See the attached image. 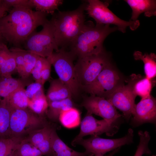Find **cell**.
I'll list each match as a JSON object with an SVG mask.
<instances>
[{
    "instance_id": "obj_1",
    "label": "cell",
    "mask_w": 156,
    "mask_h": 156,
    "mask_svg": "<svg viewBox=\"0 0 156 156\" xmlns=\"http://www.w3.org/2000/svg\"><path fill=\"white\" fill-rule=\"evenodd\" d=\"M47 13L33 11L26 6L13 7L9 13L0 18V27L4 40L17 46L25 42L38 27L48 20Z\"/></svg>"
},
{
    "instance_id": "obj_2",
    "label": "cell",
    "mask_w": 156,
    "mask_h": 156,
    "mask_svg": "<svg viewBox=\"0 0 156 156\" xmlns=\"http://www.w3.org/2000/svg\"><path fill=\"white\" fill-rule=\"evenodd\" d=\"M118 30L114 26L86 22L82 30L69 46L70 51L78 58L96 55L104 51L103 42L111 33Z\"/></svg>"
},
{
    "instance_id": "obj_3",
    "label": "cell",
    "mask_w": 156,
    "mask_h": 156,
    "mask_svg": "<svg viewBox=\"0 0 156 156\" xmlns=\"http://www.w3.org/2000/svg\"><path fill=\"white\" fill-rule=\"evenodd\" d=\"M85 3L76 9L58 12L54 14L50 21L53 27L56 42L58 47H69L84 28L86 24L84 11Z\"/></svg>"
},
{
    "instance_id": "obj_4",
    "label": "cell",
    "mask_w": 156,
    "mask_h": 156,
    "mask_svg": "<svg viewBox=\"0 0 156 156\" xmlns=\"http://www.w3.org/2000/svg\"><path fill=\"white\" fill-rule=\"evenodd\" d=\"M76 57L71 51L63 48L53 52L47 58L54 67L59 78L69 88L73 96H78L81 89L73 62Z\"/></svg>"
},
{
    "instance_id": "obj_5",
    "label": "cell",
    "mask_w": 156,
    "mask_h": 156,
    "mask_svg": "<svg viewBox=\"0 0 156 156\" xmlns=\"http://www.w3.org/2000/svg\"><path fill=\"white\" fill-rule=\"evenodd\" d=\"M48 123L44 116L34 113L28 108L12 111L10 137L23 138L25 135L42 129Z\"/></svg>"
},
{
    "instance_id": "obj_6",
    "label": "cell",
    "mask_w": 156,
    "mask_h": 156,
    "mask_svg": "<svg viewBox=\"0 0 156 156\" xmlns=\"http://www.w3.org/2000/svg\"><path fill=\"white\" fill-rule=\"evenodd\" d=\"M85 10L89 16L95 21L96 24L104 25H113L118 30L123 33L125 32L128 27L132 30L136 29L139 26L138 20L136 21H126L117 16L108 8V3L99 0H88Z\"/></svg>"
},
{
    "instance_id": "obj_7",
    "label": "cell",
    "mask_w": 156,
    "mask_h": 156,
    "mask_svg": "<svg viewBox=\"0 0 156 156\" xmlns=\"http://www.w3.org/2000/svg\"><path fill=\"white\" fill-rule=\"evenodd\" d=\"M110 62L104 50L98 54L78 58L75 68L81 89L92 83Z\"/></svg>"
},
{
    "instance_id": "obj_8",
    "label": "cell",
    "mask_w": 156,
    "mask_h": 156,
    "mask_svg": "<svg viewBox=\"0 0 156 156\" xmlns=\"http://www.w3.org/2000/svg\"><path fill=\"white\" fill-rule=\"evenodd\" d=\"M38 32H33L25 41L27 50L41 57L47 58L53 52L58 51L59 47L55 38L53 26L48 21Z\"/></svg>"
},
{
    "instance_id": "obj_9",
    "label": "cell",
    "mask_w": 156,
    "mask_h": 156,
    "mask_svg": "<svg viewBox=\"0 0 156 156\" xmlns=\"http://www.w3.org/2000/svg\"><path fill=\"white\" fill-rule=\"evenodd\" d=\"M122 84L119 74L110 62L92 83L83 87L81 89L90 95L107 99Z\"/></svg>"
},
{
    "instance_id": "obj_10",
    "label": "cell",
    "mask_w": 156,
    "mask_h": 156,
    "mask_svg": "<svg viewBox=\"0 0 156 156\" xmlns=\"http://www.w3.org/2000/svg\"><path fill=\"white\" fill-rule=\"evenodd\" d=\"M133 135V130L130 128L126 135L120 138L110 139L101 138L97 135H92L88 139H82L77 144L83 146L89 154L104 155L108 152L132 143Z\"/></svg>"
},
{
    "instance_id": "obj_11",
    "label": "cell",
    "mask_w": 156,
    "mask_h": 156,
    "mask_svg": "<svg viewBox=\"0 0 156 156\" xmlns=\"http://www.w3.org/2000/svg\"><path fill=\"white\" fill-rule=\"evenodd\" d=\"M92 114L87 112L81 122L80 132L71 142L73 146L77 145L87 135H98L105 133L107 136H112L118 131L119 127L117 125L111 124L103 119L97 120Z\"/></svg>"
},
{
    "instance_id": "obj_12",
    "label": "cell",
    "mask_w": 156,
    "mask_h": 156,
    "mask_svg": "<svg viewBox=\"0 0 156 156\" xmlns=\"http://www.w3.org/2000/svg\"><path fill=\"white\" fill-rule=\"evenodd\" d=\"M88 112L102 118L113 124H116V121L122 116L115 107L104 98L90 95L85 97L81 103Z\"/></svg>"
},
{
    "instance_id": "obj_13",
    "label": "cell",
    "mask_w": 156,
    "mask_h": 156,
    "mask_svg": "<svg viewBox=\"0 0 156 156\" xmlns=\"http://www.w3.org/2000/svg\"><path fill=\"white\" fill-rule=\"evenodd\" d=\"M136 97L128 84L125 85L122 84L106 99L122 112L124 118L128 121L132 116Z\"/></svg>"
},
{
    "instance_id": "obj_14",
    "label": "cell",
    "mask_w": 156,
    "mask_h": 156,
    "mask_svg": "<svg viewBox=\"0 0 156 156\" xmlns=\"http://www.w3.org/2000/svg\"><path fill=\"white\" fill-rule=\"evenodd\" d=\"M131 124L138 127L143 124H155L156 120V101L152 95L135 104L132 115Z\"/></svg>"
},
{
    "instance_id": "obj_15",
    "label": "cell",
    "mask_w": 156,
    "mask_h": 156,
    "mask_svg": "<svg viewBox=\"0 0 156 156\" xmlns=\"http://www.w3.org/2000/svg\"><path fill=\"white\" fill-rule=\"evenodd\" d=\"M133 94L140 96L143 100L150 98L153 82L152 79L147 78L145 76L132 74L127 81Z\"/></svg>"
},
{
    "instance_id": "obj_16",
    "label": "cell",
    "mask_w": 156,
    "mask_h": 156,
    "mask_svg": "<svg viewBox=\"0 0 156 156\" xmlns=\"http://www.w3.org/2000/svg\"><path fill=\"white\" fill-rule=\"evenodd\" d=\"M132 10L130 21H136L139 15L150 17L156 15V1L154 0H125Z\"/></svg>"
},
{
    "instance_id": "obj_17",
    "label": "cell",
    "mask_w": 156,
    "mask_h": 156,
    "mask_svg": "<svg viewBox=\"0 0 156 156\" xmlns=\"http://www.w3.org/2000/svg\"><path fill=\"white\" fill-rule=\"evenodd\" d=\"M51 140L53 156H85L89 155L86 151L77 152L68 146L60 138L54 128L51 130Z\"/></svg>"
},
{
    "instance_id": "obj_18",
    "label": "cell",
    "mask_w": 156,
    "mask_h": 156,
    "mask_svg": "<svg viewBox=\"0 0 156 156\" xmlns=\"http://www.w3.org/2000/svg\"><path fill=\"white\" fill-rule=\"evenodd\" d=\"M72 96L69 88L59 78L51 81L46 95L48 102L60 101Z\"/></svg>"
},
{
    "instance_id": "obj_19",
    "label": "cell",
    "mask_w": 156,
    "mask_h": 156,
    "mask_svg": "<svg viewBox=\"0 0 156 156\" xmlns=\"http://www.w3.org/2000/svg\"><path fill=\"white\" fill-rule=\"evenodd\" d=\"M31 83L27 79H16L12 76H0V101L5 100L10 94L19 89L24 88Z\"/></svg>"
},
{
    "instance_id": "obj_20",
    "label": "cell",
    "mask_w": 156,
    "mask_h": 156,
    "mask_svg": "<svg viewBox=\"0 0 156 156\" xmlns=\"http://www.w3.org/2000/svg\"><path fill=\"white\" fill-rule=\"evenodd\" d=\"M48 107L46 115L48 118L53 122L59 121L61 113L65 109L75 107L72 98L48 102Z\"/></svg>"
},
{
    "instance_id": "obj_21",
    "label": "cell",
    "mask_w": 156,
    "mask_h": 156,
    "mask_svg": "<svg viewBox=\"0 0 156 156\" xmlns=\"http://www.w3.org/2000/svg\"><path fill=\"white\" fill-rule=\"evenodd\" d=\"M135 60H140L144 64V70L145 77L153 79L156 75V55L151 53L149 54H143L139 51H135L133 54Z\"/></svg>"
},
{
    "instance_id": "obj_22",
    "label": "cell",
    "mask_w": 156,
    "mask_h": 156,
    "mask_svg": "<svg viewBox=\"0 0 156 156\" xmlns=\"http://www.w3.org/2000/svg\"><path fill=\"white\" fill-rule=\"evenodd\" d=\"M4 100L12 110L28 108L29 101L26 94L24 88L15 91Z\"/></svg>"
},
{
    "instance_id": "obj_23",
    "label": "cell",
    "mask_w": 156,
    "mask_h": 156,
    "mask_svg": "<svg viewBox=\"0 0 156 156\" xmlns=\"http://www.w3.org/2000/svg\"><path fill=\"white\" fill-rule=\"evenodd\" d=\"M12 110L6 101H0V138L10 137V123Z\"/></svg>"
},
{
    "instance_id": "obj_24",
    "label": "cell",
    "mask_w": 156,
    "mask_h": 156,
    "mask_svg": "<svg viewBox=\"0 0 156 156\" xmlns=\"http://www.w3.org/2000/svg\"><path fill=\"white\" fill-rule=\"evenodd\" d=\"M80 114L79 111L75 107L63 111L59 116V120L64 127L73 128L80 123Z\"/></svg>"
},
{
    "instance_id": "obj_25",
    "label": "cell",
    "mask_w": 156,
    "mask_h": 156,
    "mask_svg": "<svg viewBox=\"0 0 156 156\" xmlns=\"http://www.w3.org/2000/svg\"><path fill=\"white\" fill-rule=\"evenodd\" d=\"M32 7L36 11L53 15L55 10L61 5L64 1L62 0H30Z\"/></svg>"
},
{
    "instance_id": "obj_26",
    "label": "cell",
    "mask_w": 156,
    "mask_h": 156,
    "mask_svg": "<svg viewBox=\"0 0 156 156\" xmlns=\"http://www.w3.org/2000/svg\"><path fill=\"white\" fill-rule=\"evenodd\" d=\"M23 138H0V156H7L15 151Z\"/></svg>"
},
{
    "instance_id": "obj_27",
    "label": "cell",
    "mask_w": 156,
    "mask_h": 156,
    "mask_svg": "<svg viewBox=\"0 0 156 156\" xmlns=\"http://www.w3.org/2000/svg\"><path fill=\"white\" fill-rule=\"evenodd\" d=\"M48 107V102L44 94L29 100L28 108L37 114L44 116Z\"/></svg>"
},
{
    "instance_id": "obj_28",
    "label": "cell",
    "mask_w": 156,
    "mask_h": 156,
    "mask_svg": "<svg viewBox=\"0 0 156 156\" xmlns=\"http://www.w3.org/2000/svg\"><path fill=\"white\" fill-rule=\"evenodd\" d=\"M22 50L24 65L21 77L23 79H27L31 75L32 71L40 56L27 50Z\"/></svg>"
},
{
    "instance_id": "obj_29",
    "label": "cell",
    "mask_w": 156,
    "mask_h": 156,
    "mask_svg": "<svg viewBox=\"0 0 156 156\" xmlns=\"http://www.w3.org/2000/svg\"><path fill=\"white\" fill-rule=\"evenodd\" d=\"M52 128L48 124L43 128L33 131L25 139L37 148L39 144L51 134Z\"/></svg>"
},
{
    "instance_id": "obj_30",
    "label": "cell",
    "mask_w": 156,
    "mask_h": 156,
    "mask_svg": "<svg viewBox=\"0 0 156 156\" xmlns=\"http://www.w3.org/2000/svg\"><path fill=\"white\" fill-rule=\"evenodd\" d=\"M16 156H42L40 151L26 139H23L15 151Z\"/></svg>"
},
{
    "instance_id": "obj_31",
    "label": "cell",
    "mask_w": 156,
    "mask_h": 156,
    "mask_svg": "<svg viewBox=\"0 0 156 156\" xmlns=\"http://www.w3.org/2000/svg\"><path fill=\"white\" fill-rule=\"evenodd\" d=\"M140 142L134 156H142L144 154H150L151 152L148 147V144L151 139L148 132L146 131H140L138 132Z\"/></svg>"
},
{
    "instance_id": "obj_32",
    "label": "cell",
    "mask_w": 156,
    "mask_h": 156,
    "mask_svg": "<svg viewBox=\"0 0 156 156\" xmlns=\"http://www.w3.org/2000/svg\"><path fill=\"white\" fill-rule=\"evenodd\" d=\"M43 86L41 83L36 82L28 84L25 92L29 100L44 94Z\"/></svg>"
},
{
    "instance_id": "obj_33",
    "label": "cell",
    "mask_w": 156,
    "mask_h": 156,
    "mask_svg": "<svg viewBox=\"0 0 156 156\" xmlns=\"http://www.w3.org/2000/svg\"><path fill=\"white\" fill-rule=\"evenodd\" d=\"M10 50L14 54L16 65V70L21 77L24 65V57L22 49L17 47H13Z\"/></svg>"
},
{
    "instance_id": "obj_34",
    "label": "cell",
    "mask_w": 156,
    "mask_h": 156,
    "mask_svg": "<svg viewBox=\"0 0 156 156\" xmlns=\"http://www.w3.org/2000/svg\"><path fill=\"white\" fill-rule=\"evenodd\" d=\"M46 58L40 56L31 73L35 82L41 83V73Z\"/></svg>"
},
{
    "instance_id": "obj_35",
    "label": "cell",
    "mask_w": 156,
    "mask_h": 156,
    "mask_svg": "<svg viewBox=\"0 0 156 156\" xmlns=\"http://www.w3.org/2000/svg\"><path fill=\"white\" fill-rule=\"evenodd\" d=\"M51 65L49 61L46 58L41 73V83L43 85L50 78Z\"/></svg>"
},
{
    "instance_id": "obj_36",
    "label": "cell",
    "mask_w": 156,
    "mask_h": 156,
    "mask_svg": "<svg viewBox=\"0 0 156 156\" xmlns=\"http://www.w3.org/2000/svg\"><path fill=\"white\" fill-rule=\"evenodd\" d=\"M4 4L9 8L18 6H26L32 8L30 0H3Z\"/></svg>"
},
{
    "instance_id": "obj_37",
    "label": "cell",
    "mask_w": 156,
    "mask_h": 156,
    "mask_svg": "<svg viewBox=\"0 0 156 156\" xmlns=\"http://www.w3.org/2000/svg\"><path fill=\"white\" fill-rule=\"evenodd\" d=\"M10 51L4 43H0V69L5 63Z\"/></svg>"
},
{
    "instance_id": "obj_38",
    "label": "cell",
    "mask_w": 156,
    "mask_h": 156,
    "mask_svg": "<svg viewBox=\"0 0 156 156\" xmlns=\"http://www.w3.org/2000/svg\"><path fill=\"white\" fill-rule=\"evenodd\" d=\"M10 10L4 3L3 0H0V18L6 15V12Z\"/></svg>"
},
{
    "instance_id": "obj_39",
    "label": "cell",
    "mask_w": 156,
    "mask_h": 156,
    "mask_svg": "<svg viewBox=\"0 0 156 156\" xmlns=\"http://www.w3.org/2000/svg\"><path fill=\"white\" fill-rule=\"evenodd\" d=\"M119 148H118L113 151L109 154L106 155H95L94 156H112L115 153H116L118 150Z\"/></svg>"
},
{
    "instance_id": "obj_40",
    "label": "cell",
    "mask_w": 156,
    "mask_h": 156,
    "mask_svg": "<svg viewBox=\"0 0 156 156\" xmlns=\"http://www.w3.org/2000/svg\"><path fill=\"white\" fill-rule=\"evenodd\" d=\"M4 39L2 35L0 27V43L1 42H4Z\"/></svg>"
},
{
    "instance_id": "obj_41",
    "label": "cell",
    "mask_w": 156,
    "mask_h": 156,
    "mask_svg": "<svg viewBox=\"0 0 156 156\" xmlns=\"http://www.w3.org/2000/svg\"><path fill=\"white\" fill-rule=\"evenodd\" d=\"M15 151H14V152H12L11 154H10V155L7 156H16V152H15Z\"/></svg>"
}]
</instances>
